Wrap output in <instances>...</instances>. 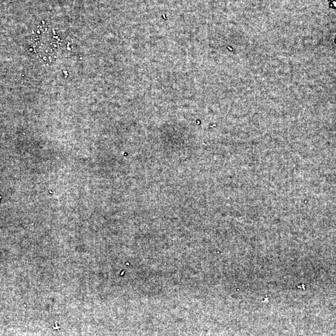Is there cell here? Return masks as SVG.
Segmentation results:
<instances>
[{
    "instance_id": "cell-1",
    "label": "cell",
    "mask_w": 336,
    "mask_h": 336,
    "mask_svg": "<svg viewBox=\"0 0 336 336\" xmlns=\"http://www.w3.org/2000/svg\"><path fill=\"white\" fill-rule=\"evenodd\" d=\"M330 9L336 10V0H328Z\"/></svg>"
},
{
    "instance_id": "cell-2",
    "label": "cell",
    "mask_w": 336,
    "mask_h": 336,
    "mask_svg": "<svg viewBox=\"0 0 336 336\" xmlns=\"http://www.w3.org/2000/svg\"><path fill=\"white\" fill-rule=\"evenodd\" d=\"M334 42H335V44H336V38H335V39Z\"/></svg>"
}]
</instances>
